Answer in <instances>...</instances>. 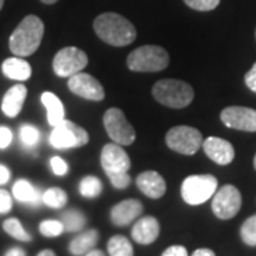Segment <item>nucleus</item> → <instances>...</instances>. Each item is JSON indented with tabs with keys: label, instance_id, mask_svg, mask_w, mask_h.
I'll return each mask as SVG.
<instances>
[{
	"label": "nucleus",
	"instance_id": "obj_1",
	"mask_svg": "<svg viewBox=\"0 0 256 256\" xmlns=\"http://www.w3.org/2000/svg\"><path fill=\"white\" fill-rule=\"evenodd\" d=\"M94 32L104 43L114 47L128 46L137 37L134 24L118 13L100 14L94 20Z\"/></svg>",
	"mask_w": 256,
	"mask_h": 256
},
{
	"label": "nucleus",
	"instance_id": "obj_2",
	"mask_svg": "<svg viewBox=\"0 0 256 256\" xmlns=\"http://www.w3.org/2000/svg\"><path fill=\"white\" fill-rule=\"evenodd\" d=\"M44 36V23L34 14H28L14 28L9 38L10 52L18 57L36 53Z\"/></svg>",
	"mask_w": 256,
	"mask_h": 256
},
{
	"label": "nucleus",
	"instance_id": "obj_3",
	"mask_svg": "<svg viewBox=\"0 0 256 256\" xmlns=\"http://www.w3.org/2000/svg\"><path fill=\"white\" fill-rule=\"evenodd\" d=\"M152 96L158 102L170 108H185L194 100V88L182 80L165 78L154 84Z\"/></svg>",
	"mask_w": 256,
	"mask_h": 256
},
{
	"label": "nucleus",
	"instance_id": "obj_4",
	"mask_svg": "<svg viewBox=\"0 0 256 256\" xmlns=\"http://www.w3.org/2000/svg\"><path fill=\"white\" fill-rule=\"evenodd\" d=\"M170 56L161 46H141L127 57V66L131 72L156 73L168 67Z\"/></svg>",
	"mask_w": 256,
	"mask_h": 256
},
{
	"label": "nucleus",
	"instance_id": "obj_5",
	"mask_svg": "<svg viewBox=\"0 0 256 256\" xmlns=\"http://www.w3.org/2000/svg\"><path fill=\"white\" fill-rule=\"evenodd\" d=\"M218 190V180L210 174L191 175L181 185L182 200L190 205H201L214 196Z\"/></svg>",
	"mask_w": 256,
	"mask_h": 256
},
{
	"label": "nucleus",
	"instance_id": "obj_6",
	"mask_svg": "<svg viewBox=\"0 0 256 256\" xmlns=\"http://www.w3.org/2000/svg\"><path fill=\"white\" fill-rule=\"evenodd\" d=\"M165 144L172 151L182 156H194L200 151L204 144V138L200 130L190 126L172 127L165 136Z\"/></svg>",
	"mask_w": 256,
	"mask_h": 256
},
{
	"label": "nucleus",
	"instance_id": "obj_7",
	"mask_svg": "<svg viewBox=\"0 0 256 256\" xmlns=\"http://www.w3.org/2000/svg\"><path fill=\"white\" fill-rule=\"evenodd\" d=\"M88 132L73 121L64 118L58 126L53 127L50 134V144L56 150H72L80 148L88 142Z\"/></svg>",
	"mask_w": 256,
	"mask_h": 256
},
{
	"label": "nucleus",
	"instance_id": "obj_8",
	"mask_svg": "<svg viewBox=\"0 0 256 256\" xmlns=\"http://www.w3.org/2000/svg\"><path fill=\"white\" fill-rule=\"evenodd\" d=\"M104 128L108 137L118 146H131L136 141V130L128 122L126 114L120 108H110L102 117Z\"/></svg>",
	"mask_w": 256,
	"mask_h": 256
},
{
	"label": "nucleus",
	"instance_id": "obj_9",
	"mask_svg": "<svg viewBox=\"0 0 256 256\" xmlns=\"http://www.w3.org/2000/svg\"><path fill=\"white\" fill-rule=\"evenodd\" d=\"M88 64V57L78 47H63L53 58V70L58 77L70 78L80 73Z\"/></svg>",
	"mask_w": 256,
	"mask_h": 256
},
{
	"label": "nucleus",
	"instance_id": "obj_10",
	"mask_svg": "<svg viewBox=\"0 0 256 256\" xmlns=\"http://www.w3.org/2000/svg\"><path fill=\"white\" fill-rule=\"evenodd\" d=\"M242 195L235 185L226 184L214 194L212 212L220 220H232L240 210Z\"/></svg>",
	"mask_w": 256,
	"mask_h": 256
},
{
	"label": "nucleus",
	"instance_id": "obj_11",
	"mask_svg": "<svg viewBox=\"0 0 256 256\" xmlns=\"http://www.w3.org/2000/svg\"><path fill=\"white\" fill-rule=\"evenodd\" d=\"M101 166L107 176L117 174H126L131 168V160L124 148L118 144H106L100 156Z\"/></svg>",
	"mask_w": 256,
	"mask_h": 256
},
{
	"label": "nucleus",
	"instance_id": "obj_12",
	"mask_svg": "<svg viewBox=\"0 0 256 256\" xmlns=\"http://www.w3.org/2000/svg\"><path fill=\"white\" fill-rule=\"evenodd\" d=\"M220 121L228 128L256 132V110L249 107H226L220 112Z\"/></svg>",
	"mask_w": 256,
	"mask_h": 256
},
{
	"label": "nucleus",
	"instance_id": "obj_13",
	"mask_svg": "<svg viewBox=\"0 0 256 256\" xmlns=\"http://www.w3.org/2000/svg\"><path fill=\"white\" fill-rule=\"evenodd\" d=\"M70 92L90 101H102L106 97L101 82L87 73H77L68 78Z\"/></svg>",
	"mask_w": 256,
	"mask_h": 256
},
{
	"label": "nucleus",
	"instance_id": "obj_14",
	"mask_svg": "<svg viewBox=\"0 0 256 256\" xmlns=\"http://www.w3.org/2000/svg\"><path fill=\"white\" fill-rule=\"evenodd\" d=\"M202 148L208 158L218 165H229L235 158V148L224 138L208 137L204 140Z\"/></svg>",
	"mask_w": 256,
	"mask_h": 256
},
{
	"label": "nucleus",
	"instance_id": "obj_15",
	"mask_svg": "<svg viewBox=\"0 0 256 256\" xmlns=\"http://www.w3.org/2000/svg\"><path fill=\"white\" fill-rule=\"evenodd\" d=\"M142 204L138 200H126L111 208L110 218L116 226H127L142 214Z\"/></svg>",
	"mask_w": 256,
	"mask_h": 256
},
{
	"label": "nucleus",
	"instance_id": "obj_16",
	"mask_svg": "<svg viewBox=\"0 0 256 256\" xmlns=\"http://www.w3.org/2000/svg\"><path fill=\"white\" fill-rule=\"evenodd\" d=\"M136 184H137L140 191L146 195L148 198H152V200H158V198L164 196L165 191H166L165 180L156 171L141 172L137 176Z\"/></svg>",
	"mask_w": 256,
	"mask_h": 256
},
{
	"label": "nucleus",
	"instance_id": "obj_17",
	"mask_svg": "<svg viewBox=\"0 0 256 256\" xmlns=\"http://www.w3.org/2000/svg\"><path fill=\"white\" fill-rule=\"evenodd\" d=\"M160 222L154 216H144L136 222L131 230L132 239L140 245H151L160 235Z\"/></svg>",
	"mask_w": 256,
	"mask_h": 256
},
{
	"label": "nucleus",
	"instance_id": "obj_18",
	"mask_svg": "<svg viewBox=\"0 0 256 256\" xmlns=\"http://www.w3.org/2000/svg\"><path fill=\"white\" fill-rule=\"evenodd\" d=\"M26 96H28V88L24 84L18 82L14 84L12 88H9L3 100H2V111L10 117V118H14L20 114V111L23 108V104L26 100Z\"/></svg>",
	"mask_w": 256,
	"mask_h": 256
},
{
	"label": "nucleus",
	"instance_id": "obj_19",
	"mask_svg": "<svg viewBox=\"0 0 256 256\" xmlns=\"http://www.w3.org/2000/svg\"><path fill=\"white\" fill-rule=\"evenodd\" d=\"M2 72L10 80L26 82L32 76V66L22 57L16 56V57H9L3 62Z\"/></svg>",
	"mask_w": 256,
	"mask_h": 256
},
{
	"label": "nucleus",
	"instance_id": "obj_20",
	"mask_svg": "<svg viewBox=\"0 0 256 256\" xmlns=\"http://www.w3.org/2000/svg\"><path fill=\"white\" fill-rule=\"evenodd\" d=\"M98 242V232L96 229L86 230L80 235H77L76 238L70 242L68 250L73 256H82L88 254Z\"/></svg>",
	"mask_w": 256,
	"mask_h": 256
},
{
	"label": "nucleus",
	"instance_id": "obj_21",
	"mask_svg": "<svg viewBox=\"0 0 256 256\" xmlns=\"http://www.w3.org/2000/svg\"><path fill=\"white\" fill-rule=\"evenodd\" d=\"M42 102L46 107L47 121L52 127L58 126L64 120V107L62 100L50 92H44L42 94Z\"/></svg>",
	"mask_w": 256,
	"mask_h": 256
},
{
	"label": "nucleus",
	"instance_id": "obj_22",
	"mask_svg": "<svg viewBox=\"0 0 256 256\" xmlns=\"http://www.w3.org/2000/svg\"><path fill=\"white\" fill-rule=\"evenodd\" d=\"M13 195L18 202L30 204L34 206H37L40 202H43V194H40V191L26 180H18V182L13 185Z\"/></svg>",
	"mask_w": 256,
	"mask_h": 256
},
{
	"label": "nucleus",
	"instance_id": "obj_23",
	"mask_svg": "<svg viewBox=\"0 0 256 256\" xmlns=\"http://www.w3.org/2000/svg\"><path fill=\"white\" fill-rule=\"evenodd\" d=\"M108 255L110 256H134L131 242L122 235H116L108 240Z\"/></svg>",
	"mask_w": 256,
	"mask_h": 256
},
{
	"label": "nucleus",
	"instance_id": "obj_24",
	"mask_svg": "<svg viewBox=\"0 0 256 256\" xmlns=\"http://www.w3.org/2000/svg\"><path fill=\"white\" fill-rule=\"evenodd\" d=\"M78 191L84 198H97L102 192V184L101 181L94 176V175H88L84 176L80 184H78Z\"/></svg>",
	"mask_w": 256,
	"mask_h": 256
},
{
	"label": "nucleus",
	"instance_id": "obj_25",
	"mask_svg": "<svg viewBox=\"0 0 256 256\" xmlns=\"http://www.w3.org/2000/svg\"><path fill=\"white\" fill-rule=\"evenodd\" d=\"M62 222L67 232H78L86 225V216L80 210H70L62 215Z\"/></svg>",
	"mask_w": 256,
	"mask_h": 256
},
{
	"label": "nucleus",
	"instance_id": "obj_26",
	"mask_svg": "<svg viewBox=\"0 0 256 256\" xmlns=\"http://www.w3.org/2000/svg\"><path fill=\"white\" fill-rule=\"evenodd\" d=\"M3 229L6 234H9L12 238L18 239V240H22V242H30L32 240V235L23 228L20 220H16V218H9V220H4Z\"/></svg>",
	"mask_w": 256,
	"mask_h": 256
},
{
	"label": "nucleus",
	"instance_id": "obj_27",
	"mask_svg": "<svg viewBox=\"0 0 256 256\" xmlns=\"http://www.w3.org/2000/svg\"><path fill=\"white\" fill-rule=\"evenodd\" d=\"M43 204L50 208L60 210L67 204V194L62 188H48L43 192Z\"/></svg>",
	"mask_w": 256,
	"mask_h": 256
},
{
	"label": "nucleus",
	"instance_id": "obj_28",
	"mask_svg": "<svg viewBox=\"0 0 256 256\" xmlns=\"http://www.w3.org/2000/svg\"><path fill=\"white\" fill-rule=\"evenodd\" d=\"M240 238L248 246H256V215L249 216L240 226Z\"/></svg>",
	"mask_w": 256,
	"mask_h": 256
},
{
	"label": "nucleus",
	"instance_id": "obj_29",
	"mask_svg": "<svg viewBox=\"0 0 256 256\" xmlns=\"http://www.w3.org/2000/svg\"><path fill=\"white\" fill-rule=\"evenodd\" d=\"M20 141L22 144L28 148L34 146L40 141V131L34 126L30 124H23L20 127Z\"/></svg>",
	"mask_w": 256,
	"mask_h": 256
},
{
	"label": "nucleus",
	"instance_id": "obj_30",
	"mask_svg": "<svg viewBox=\"0 0 256 256\" xmlns=\"http://www.w3.org/2000/svg\"><path fill=\"white\" fill-rule=\"evenodd\" d=\"M40 234L43 236H47V238H56V236H60L63 234L64 230V225L62 220H43L40 224Z\"/></svg>",
	"mask_w": 256,
	"mask_h": 256
},
{
	"label": "nucleus",
	"instance_id": "obj_31",
	"mask_svg": "<svg viewBox=\"0 0 256 256\" xmlns=\"http://www.w3.org/2000/svg\"><path fill=\"white\" fill-rule=\"evenodd\" d=\"M188 8L198 12H210L218 8L220 0H184Z\"/></svg>",
	"mask_w": 256,
	"mask_h": 256
},
{
	"label": "nucleus",
	"instance_id": "obj_32",
	"mask_svg": "<svg viewBox=\"0 0 256 256\" xmlns=\"http://www.w3.org/2000/svg\"><path fill=\"white\" fill-rule=\"evenodd\" d=\"M108 180L112 184V186L117 188V190H126V188H128V185L131 184V176L128 175V172L111 175V176H108Z\"/></svg>",
	"mask_w": 256,
	"mask_h": 256
},
{
	"label": "nucleus",
	"instance_id": "obj_33",
	"mask_svg": "<svg viewBox=\"0 0 256 256\" xmlns=\"http://www.w3.org/2000/svg\"><path fill=\"white\" fill-rule=\"evenodd\" d=\"M50 165H52V170H53V172L56 175H58V176H63L68 172V165L67 162L64 161L63 158H60V156H53L52 160H50Z\"/></svg>",
	"mask_w": 256,
	"mask_h": 256
},
{
	"label": "nucleus",
	"instance_id": "obj_34",
	"mask_svg": "<svg viewBox=\"0 0 256 256\" xmlns=\"http://www.w3.org/2000/svg\"><path fill=\"white\" fill-rule=\"evenodd\" d=\"M13 206L12 196L6 190H0V214H8Z\"/></svg>",
	"mask_w": 256,
	"mask_h": 256
},
{
	"label": "nucleus",
	"instance_id": "obj_35",
	"mask_svg": "<svg viewBox=\"0 0 256 256\" xmlns=\"http://www.w3.org/2000/svg\"><path fill=\"white\" fill-rule=\"evenodd\" d=\"M13 134L8 127H0V150H4L12 144Z\"/></svg>",
	"mask_w": 256,
	"mask_h": 256
},
{
	"label": "nucleus",
	"instance_id": "obj_36",
	"mask_svg": "<svg viewBox=\"0 0 256 256\" xmlns=\"http://www.w3.org/2000/svg\"><path fill=\"white\" fill-rule=\"evenodd\" d=\"M245 84L250 92H256V63L252 66V68L245 76Z\"/></svg>",
	"mask_w": 256,
	"mask_h": 256
},
{
	"label": "nucleus",
	"instance_id": "obj_37",
	"mask_svg": "<svg viewBox=\"0 0 256 256\" xmlns=\"http://www.w3.org/2000/svg\"><path fill=\"white\" fill-rule=\"evenodd\" d=\"M161 256H188V250L186 248L181 245H174V246L166 248Z\"/></svg>",
	"mask_w": 256,
	"mask_h": 256
},
{
	"label": "nucleus",
	"instance_id": "obj_38",
	"mask_svg": "<svg viewBox=\"0 0 256 256\" xmlns=\"http://www.w3.org/2000/svg\"><path fill=\"white\" fill-rule=\"evenodd\" d=\"M9 180H10L9 168H8V166H4V165L0 164V185L9 182Z\"/></svg>",
	"mask_w": 256,
	"mask_h": 256
},
{
	"label": "nucleus",
	"instance_id": "obj_39",
	"mask_svg": "<svg viewBox=\"0 0 256 256\" xmlns=\"http://www.w3.org/2000/svg\"><path fill=\"white\" fill-rule=\"evenodd\" d=\"M191 256H215V252L208 248H201V249H196Z\"/></svg>",
	"mask_w": 256,
	"mask_h": 256
},
{
	"label": "nucleus",
	"instance_id": "obj_40",
	"mask_svg": "<svg viewBox=\"0 0 256 256\" xmlns=\"http://www.w3.org/2000/svg\"><path fill=\"white\" fill-rule=\"evenodd\" d=\"M4 256H26V252L22 248H12L6 252Z\"/></svg>",
	"mask_w": 256,
	"mask_h": 256
},
{
	"label": "nucleus",
	"instance_id": "obj_41",
	"mask_svg": "<svg viewBox=\"0 0 256 256\" xmlns=\"http://www.w3.org/2000/svg\"><path fill=\"white\" fill-rule=\"evenodd\" d=\"M86 256H106L104 255V252H101L98 249H92L88 254H86Z\"/></svg>",
	"mask_w": 256,
	"mask_h": 256
},
{
	"label": "nucleus",
	"instance_id": "obj_42",
	"mask_svg": "<svg viewBox=\"0 0 256 256\" xmlns=\"http://www.w3.org/2000/svg\"><path fill=\"white\" fill-rule=\"evenodd\" d=\"M37 256H56V254L53 250H50V249H44V250H42Z\"/></svg>",
	"mask_w": 256,
	"mask_h": 256
},
{
	"label": "nucleus",
	"instance_id": "obj_43",
	"mask_svg": "<svg viewBox=\"0 0 256 256\" xmlns=\"http://www.w3.org/2000/svg\"><path fill=\"white\" fill-rule=\"evenodd\" d=\"M43 3H46V4H53V3H56L57 0H42Z\"/></svg>",
	"mask_w": 256,
	"mask_h": 256
},
{
	"label": "nucleus",
	"instance_id": "obj_44",
	"mask_svg": "<svg viewBox=\"0 0 256 256\" xmlns=\"http://www.w3.org/2000/svg\"><path fill=\"white\" fill-rule=\"evenodd\" d=\"M3 4H4V0H0V10L3 8Z\"/></svg>",
	"mask_w": 256,
	"mask_h": 256
},
{
	"label": "nucleus",
	"instance_id": "obj_45",
	"mask_svg": "<svg viewBox=\"0 0 256 256\" xmlns=\"http://www.w3.org/2000/svg\"><path fill=\"white\" fill-rule=\"evenodd\" d=\"M254 166H255V170H256V156L255 158H254Z\"/></svg>",
	"mask_w": 256,
	"mask_h": 256
}]
</instances>
